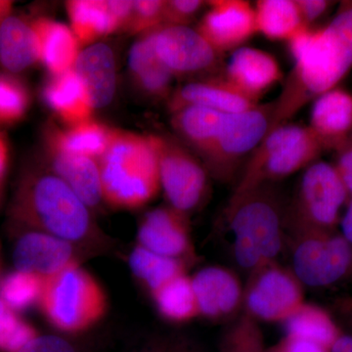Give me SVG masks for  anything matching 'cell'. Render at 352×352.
I'll return each instance as SVG.
<instances>
[{
    "label": "cell",
    "mask_w": 352,
    "mask_h": 352,
    "mask_svg": "<svg viewBox=\"0 0 352 352\" xmlns=\"http://www.w3.org/2000/svg\"><path fill=\"white\" fill-rule=\"evenodd\" d=\"M294 68L283 90L273 102L270 131L283 124L309 102L338 83L352 68V1L340 4L339 10L320 29L302 30L288 41Z\"/></svg>",
    "instance_id": "cell-1"
},
{
    "label": "cell",
    "mask_w": 352,
    "mask_h": 352,
    "mask_svg": "<svg viewBox=\"0 0 352 352\" xmlns=\"http://www.w3.org/2000/svg\"><path fill=\"white\" fill-rule=\"evenodd\" d=\"M285 210L272 184L230 198L226 219L233 234V254L250 273L276 261L285 234Z\"/></svg>",
    "instance_id": "cell-2"
},
{
    "label": "cell",
    "mask_w": 352,
    "mask_h": 352,
    "mask_svg": "<svg viewBox=\"0 0 352 352\" xmlns=\"http://www.w3.org/2000/svg\"><path fill=\"white\" fill-rule=\"evenodd\" d=\"M97 161L102 195L113 207H142L162 188L153 135L113 129L107 149Z\"/></svg>",
    "instance_id": "cell-3"
},
{
    "label": "cell",
    "mask_w": 352,
    "mask_h": 352,
    "mask_svg": "<svg viewBox=\"0 0 352 352\" xmlns=\"http://www.w3.org/2000/svg\"><path fill=\"white\" fill-rule=\"evenodd\" d=\"M323 151L308 126L286 124L276 127L252 153L231 198L305 170L318 161Z\"/></svg>",
    "instance_id": "cell-4"
},
{
    "label": "cell",
    "mask_w": 352,
    "mask_h": 352,
    "mask_svg": "<svg viewBox=\"0 0 352 352\" xmlns=\"http://www.w3.org/2000/svg\"><path fill=\"white\" fill-rule=\"evenodd\" d=\"M349 200L333 164L316 161L305 168L298 191L285 212V229L294 240L333 233Z\"/></svg>",
    "instance_id": "cell-5"
},
{
    "label": "cell",
    "mask_w": 352,
    "mask_h": 352,
    "mask_svg": "<svg viewBox=\"0 0 352 352\" xmlns=\"http://www.w3.org/2000/svg\"><path fill=\"white\" fill-rule=\"evenodd\" d=\"M39 302L51 323L67 332H78L94 325L106 308L101 287L74 263L44 279Z\"/></svg>",
    "instance_id": "cell-6"
},
{
    "label": "cell",
    "mask_w": 352,
    "mask_h": 352,
    "mask_svg": "<svg viewBox=\"0 0 352 352\" xmlns=\"http://www.w3.org/2000/svg\"><path fill=\"white\" fill-rule=\"evenodd\" d=\"M272 113L273 102L227 116L214 145L201 159L208 175L230 182L242 162L267 135Z\"/></svg>",
    "instance_id": "cell-7"
},
{
    "label": "cell",
    "mask_w": 352,
    "mask_h": 352,
    "mask_svg": "<svg viewBox=\"0 0 352 352\" xmlns=\"http://www.w3.org/2000/svg\"><path fill=\"white\" fill-rule=\"evenodd\" d=\"M28 206L48 233L68 242L82 239L89 229L87 206L56 175H43L34 180Z\"/></svg>",
    "instance_id": "cell-8"
},
{
    "label": "cell",
    "mask_w": 352,
    "mask_h": 352,
    "mask_svg": "<svg viewBox=\"0 0 352 352\" xmlns=\"http://www.w3.org/2000/svg\"><path fill=\"white\" fill-rule=\"evenodd\" d=\"M154 136L160 180L170 207L187 212L198 207L208 192V173L200 157L170 136Z\"/></svg>",
    "instance_id": "cell-9"
},
{
    "label": "cell",
    "mask_w": 352,
    "mask_h": 352,
    "mask_svg": "<svg viewBox=\"0 0 352 352\" xmlns=\"http://www.w3.org/2000/svg\"><path fill=\"white\" fill-rule=\"evenodd\" d=\"M305 302L303 285L277 261L252 272L244 288L245 314L258 322L285 323Z\"/></svg>",
    "instance_id": "cell-10"
},
{
    "label": "cell",
    "mask_w": 352,
    "mask_h": 352,
    "mask_svg": "<svg viewBox=\"0 0 352 352\" xmlns=\"http://www.w3.org/2000/svg\"><path fill=\"white\" fill-rule=\"evenodd\" d=\"M292 271L303 286L340 283L352 276V245L336 232L303 236L294 240Z\"/></svg>",
    "instance_id": "cell-11"
},
{
    "label": "cell",
    "mask_w": 352,
    "mask_h": 352,
    "mask_svg": "<svg viewBox=\"0 0 352 352\" xmlns=\"http://www.w3.org/2000/svg\"><path fill=\"white\" fill-rule=\"evenodd\" d=\"M151 32L160 60L175 78L214 73L222 55L197 31L186 25H161Z\"/></svg>",
    "instance_id": "cell-12"
},
{
    "label": "cell",
    "mask_w": 352,
    "mask_h": 352,
    "mask_svg": "<svg viewBox=\"0 0 352 352\" xmlns=\"http://www.w3.org/2000/svg\"><path fill=\"white\" fill-rule=\"evenodd\" d=\"M197 31L220 54L242 47L256 32L254 6L245 0H212Z\"/></svg>",
    "instance_id": "cell-13"
},
{
    "label": "cell",
    "mask_w": 352,
    "mask_h": 352,
    "mask_svg": "<svg viewBox=\"0 0 352 352\" xmlns=\"http://www.w3.org/2000/svg\"><path fill=\"white\" fill-rule=\"evenodd\" d=\"M138 241L141 247L178 261L193 251L186 214L170 206L146 214L139 227Z\"/></svg>",
    "instance_id": "cell-14"
},
{
    "label": "cell",
    "mask_w": 352,
    "mask_h": 352,
    "mask_svg": "<svg viewBox=\"0 0 352 352\" xmlns=\"http://www.w3.org/2000/svg\"><path fill=\"white\" fill-rule=\"evenodd\" d=\"M258 102L241 94L223 76H205L182 85L171 94L170 113L185 107H203L231 115L250 110Z\"/></svg>",
    "instance_id": "cell-15"
},
{
    "label": "cell",
    "mask_w": 352,
    "mask_h": 352,
    "mask_svg": "<svg viewBox=\"0 0 352 352\" xmlns=\"http://www.w3.org/2000/svg\"><path fill=\"white\" fill-rule=\"evenodd\" d=\"M200 316L223 319L232 316L243 305L244 287L228 268L208 266L192 278Z\"/></svg>",
    "instance_id": "cell-16"
},
{
    "label": "cell",
    "mask_w": 352,
    "mask_h": 352,
    "mask_svg": "<svg viewBox=\"0 0 352 352\" xmlns=\"http://www.w3.org/2000/svg\"><path fill=\"white\" fill-rule=\"evenodd\" d=\"M224 78L241 94L258 102L283 78L276 59L261 50L238 48L227 64Z\"/></svg>",
    "instance_id": "cell-17"
},
{
    "label": "cell",
    "mask_w": 352,
    "mask_h": 352,
    "mask_svg": "<svg viewBox=\"0 0 352 352\" xmlns=\"http://www.w3.org/2000/svg\"><path fill=\"white\" fill-rule=\"evenodd\" d=\"M308 129L324 150L339 149L352 138V94L335 87L317 97Z\"/></svg>",
    "instance_id": "cell-18"
},
{
    "label": "cell",
    "mask_w": 352,
    "mask_h": 352,
    "mask_svg": "<svg viewBox=\"0 0 352 352\" xmlns=\"http://www.w3.org/2000/svg\"><path fill=\"white\" fill-rule=\"evenodd\" d=\"M69 242L50 233H29L21 238L14 251V263L21 272L46 279L73 263Z\"/></svg>",
    "instance_id": "cell-19"
},
{
    "label": "cell",
    "mask_w": 352,
    "mask_h": 352,
    "mask_svg": "<svg viewBox=\"0 0 352 352\" xmlns=\"http://www.w3.org/2000/svg\"><path fill=\"white\" fill-rule=\"evenodd\" d=\"M73 69L85 85L94 109L106 107L112 102L117 71L113 50L107 44H90L80 51Z\"/></svg>",
    "instance_id": "cell-20"
},
{
    "label": "cell",
    "mask_w": 352,
    "mask_h": 352,
    "mask_svg": "<svg viewBox=\"0 0 352 352\" xmlns=\"http://www.w3.org/2000/svg\"><path fill=\"white\" fill-rule=\"evenodd\" d=\"M129 68L132 80L141 94L154 99L170 97L175 76L157 56L151 32L141 34L132 45Z\"/></svg>",
    "instance_id": "cell-21"
},
{
    "label": "cell",
    "mask_w": 352,
    "mask_h": 352,
    "mask_svg": "<svg viewBox=\"0 0 352 352\" xmlns=\"http://www.w3.org/2000/svg\"><path fill=\"white\" fill-rule=\"evenodd\" d=\"M55 175L72 189L87 207H95L103 198L98 161L48 148Z\"/></svg>",
    "instance_id": "cell-22"
},
{
    "label": "cell",
    "mask_w": 352,
    "mask_h": 352,
    "mask_svg": "<svg viewBox=\"0 0 352 352\" xmlns=\"http://www.w3.org/2000/svg\"><path fill=\"white\" fill-rule=\"evenodd\" d=\"M43 94L48 107L69 126L90 120L94 108L85 85L74 69L52 76Z\"/></svg>",
    "instance_id": "cell-23"
},
{
    "label": "cell",
    "mask_w": 352,
    "mask_h": 352,
    "mask_svg": "<svg viewBox=\"0 0 352 352\" xmlns=\"http://www.w3.org/2000/svg\"><path fill=\"white\" fill-rule=\"evenodd\" d=\"M32 24L41 45V61L51 75L59 76L73 69L80 45L71 28L47 18Z\"/></svg>",
    "instance_id": "cell-24"
},
{
    "label": "cell",
    "mask_w": 352,
    "mask_h": 352,
    "mask_svg": "<svg viewBox=\"0 0 352 352\" xmlns=\"http://www.w3.org/2000/svg\"><path fill=\"white\" fill-rule=\"evenodd\" d=\"M171 115V124L178 138L200 159L214 145L228 116L203 107H185Z\"/></svg>",
    "instance_id": "cell-25"
},
{
    "label": "cell",
    "mask_w": 352,
    "mask_h": 352,
    "mask_svg": "<svg viewBox=\"0 0 352 352\" xmlns=\"http://www.w3.org/2000/svg\"><path fill=\"white\" fill-rule=\"evenodd\" d=\"M41 61V45L34 25L9 16L0 27V63L11 73H20Z\"/></svg>",
    "instance_id": "cell-26"
},
{
    "label": "cell",
    "mask_w": 352,
    "mask_h": 352,
    "mask_svg": "<svg viewBox=\"0 0 352 352\" xmlns=\"http://www.w3.org/2000/svg\"><path fill=\"white\" fill-rule=\"evenodd\" d=\"M112 132L113 129L89 120L66 131H51L47 139L48 148L98 160L107 149Z\"/></svg>",
    "instance_id": "cell-27"
},
{
    "label": "cell",
    "mask_w": 352,
    "mask_h": 352,
    "mask_svg": "<svg viewBox=\"0 0 352 352\" xmlns=\"http://www.w3.org/2000/svg\"><path fill=\"white\" fill-rule=\"evenodd\" d=\"M71 29L80 45L90 44L120 29L109 1L74 0L67 2Z\"/></svg>",
    "instance_id": "cell-28"
},
{
    "label": "cell",
    "mask_w": 352,
    "mask_h": 352,
    "mask_svg": "<svg viewBox=\"0 0 352 352\" xmlns=\"http://www.w3.org/2000/svg\"><path fill=\"white\" fill-rule=\"evenodd\" d=\"M254 9L256 32L271 41L288 43L307 29L300 19L296 0H259Z\"/></svg>",
    "instance_id": "cell-29"
},
{
    "label": "cell",
    "mask_w": 352,
    "mask_h": 352,
    "mask_svg": "<svg viewBox=\"0 0 352 352\" xmlns=\"http://www.w3.org/2000/svg\"><path fill=\"white\" fill-rule=\"evenodd\" d=\"M284 324L286 335L314 342L328 352L342 333L328 311L308 302Z\"/></svg>",
    "instance_id": "cell-30"
},
{
    "label": "cell",
    "mask_w": 352,
    "mask_h": 352,
    "mask_svg": "<svg viewBox=\"0 0 352 352\" xmlns=\"http://www.w3.org/2000/svg\"><path fill=\"white\" fill-rule=\"evenodd\" d=\"M157 311L166 320L184 323L200 316L192 278L178 275L152 293Z\"/></svg>",
    "instance_id": "cell-31"
},
{
    "label": "cell",
    "mask_w": 352,
    "mask_h": 352,
    "mask_svg": "<svg viewBox=\"0 0 352 352\" xmlns=\"http://www.w3.org/2000/svg\"><path fill=\"white\" fill-rule=\"evenodd\" d=\"M129 265L134 275L144 282L151 293L185 273L182 261L166 258L141 245L131 252Z\"/></svg>",
    "instance_id": "cell-32"
},
{
    "label": "cell",
    "mask_w": 352,
    "mask_h": 352,
    "mask_svg": "<svg viewBox=\"0 0 352 352\" xmlns=\"http://www.w3.org/2000/svg\"><path fill=\"white\" fill-rule=\"evenodd\" d=\"M43 285V278L38 275L21 271L12 273L3 280L0 287L2 302L12 309H25L39 302Z\"/></svg>",
    "instance_id": "cell-33"
},
{
    "label": "cell",
    "mask_w": 352,
    "mask_h": 352,
    "mask_svg": "<svg viewBox=\"0 0 352 352\" xmlns=\"http://www.w3.org/2000/svg\"><path fill=\"white\" fill-rule=\"evenodd\" d=\"M263 335L258 322L244 314L229 329L223 352H265Z\"/></svg>",
    "instance_id": "cell-34"
},
{
    "label": "cell",
    "mask_w": 352,
    "mask_h": 352,
    "mask_svg": "<svg viewBox=\"0 0 352 352\" xmlns=\"http://www.w3.org/2000/svg\"><path fill=\"white\" fill-rule=\"evenodd\" d=\"M29 104V92L24 85L12 76L0 75V122H18Z\"/></svg>",
    "instance_id": "cell-35"
},
{
    "label": "cell",
    "mask_w": 352,
    "mask_h": 352,
    "mask_svg": "<svg viewBox=\"0 0 352 352\" xmlns=\"http://www.w3.org/2000/svg\"><path fill=\"white\" fill-rule=\"evenodd\" d=\"M164 0L133 1L127 31L133 34H144L164 25Z\"/></svg>",
    "instance_id": "cell-36"
},
{
    "label": "cell",
    "mask_w": 352,
    "mask_h": 352,
    "mask_svg": "<svg viewBox=\"0 0 352 352\" xmlns=\"http://www.w3.org/2000/svg\"><path fill=\"white\" fill-rule=\"evenodd\" d=\"M36 337L34 329L17 318L8 307L0 318V351L17 352Z\"/></svg>",
    "instance_id": "cell-37"
},
{
    "label": "cell",
    "mask_w": 352,
    "mask_h": 352,
    "mask_svg": "<svg viewBox=\"0 0 352 352\" xmlns=\"http://www.w3.org/2000/svg\"><path fill=\"white\" fill-rule=\"evenodd\" d=\"M204 6L201 0H164L163 25L188 27Z\"/></svg>",
    "instance_id": "cell-38"
},
{
    "label": "cell",
    "mask_w": 352,
    "mask_h": 352,
    "mask_svg": "<svg viewBox=\"0 0 352 352\" xmlns=\"http://www.w3.org/2000/svg\"><path fill=\"white\" fill-rule=\"evenodd\" d=\"M17 352H78L68 340L59 336H36Z\"/></svg>",
    "instance_id": "cell-39"
},
{
    "label": "cell",
    "mask_w": 352,
    "mask_h": 352,
    "mask_svg": "<svg viewBox=\"0 0 352 352\" xmlns=\"http://www.w3.org/2000/svg\"><path fill=\"white\" fill-rule=\"evenodd\" d=\"M337 151V160L333 164L339 175L349 199L352 198V138L344 145L340 146Z\"/></svg>",
    "instance_id": "cell-40"
},
{
    "label": "cell",
    "mask_w": 352,
    "mask_h": 352,
    "mask_svg": "<svg viewBox=\"0 0 352 352\" xmlns=\"http://www.w3.org/2000/svg\"><path fill=\"white\" fill-rule=\"evenodd\" d=\"M296 3L303 25L311 28L314 23L327 13L333 2L328 0H296Z\"/></svg>",
    "instance_id": "cell-41"
},
{
    "label": "cell",
    "mask_w": 352,
    "mask_h": 352,
    "mask_svg": "<svg viewBox=\"0 0 352 352\" xmlns=\"http://www.w3.org/2000/svg\"><path fill=\"white\" fill-rule=\"evenodd\" d=\"M265 352H328L323 347L295 336L285 335L279 342L270 347Z\"/></svg>",
    "instance_id": "cell-42"
},
{
    "label": "cell",
    "mask_w": 352,
    "mask_h": 352,
    "mask_svg": "<svg viewBox=\"0 0 352 352\" xmlns=\"http://www.w3.org/2000/svg\"><path fill=\"white\" fill-rule=\"evenodd\" d=\"M340 226L342 237L352 245V198L347 201L346 212L340 217Z\"/></svg>",
    "instance_id": "cell-43"
},
{
    "label": "cell",
    "mask_w": 352,
    "mask_h": 352,
    "mask_svg": "<svg viewBox=\"0 0 352 352\" xmlns=\"http://www.w3.org/2000/svg\"><path fill=\"white\" fill-rule=\"evenodd\" d=\"M329 352H352V336L342 333L333 342Z\"/></svg>",
    "instance_id": "cell-44"
},
{
    "label": "cell",
    "mask_w": 352,
    "mask_h": 352,
    "mask_svg": "<svg viewBox=\"0 0 352 352\" xmlns=\"http://www.w3.org/2000/svg\"><path fill=\"white\" fill-rule=\"evenodd\" d=\"M7 164V148L3 139L0 138V180L6 171Z\"/></svg>",
    "instance_id": "cell-45"
},
{
    "label": "cell",
    "mask_w": 352,
    "mask_h": 352,
    "mask_svg": "<svg viewBox=\"0 0 352 352\" xmlns=\"http://www.w3.org/2000/svg\"><path fill=\"white\" fill-rule=\"evenodd\" d=\"M11 8H12V2L0 0V27H1L4 20L9 17Z\"/></svg>",
    "instance_id": "cell-46"
},
{
    "label": "cell",
    "mask_w": 352,
    "mask_h": 352,
    "mask_svg": "<svg viewBox=\"0 0 352 352\" xmlns=\"http://www.w3.org/2000/svg\"><path fill=\"white\" fill-rule=\"evenodd\" d=\"M182 346L180 347H175V346H164L159 347L156 351H153L150 352H184Z\"/></svg>",
    "instance_id": "cell-47"
},
{
    "label": "cell",
    "mask_w": 352,
    "mask_h": 352,
    "mask_svg": "<svg viewBox=\"0 0 352 352\" xmlns=\"http://www.w3.org/2000/svg\"><path fill=\"white\" fill-rule=\"evenodd\" d=\"M8 309V307L2 302L1 298H0V318H1L2 315L4 314V312L6 311V310Z\"/></svg>",
    "instance_id": "cell-48"
},
{
    "label": "cell",
    "mask_w": 352,
    "mask_h": 352,
    "mask_svg": "<svg viewBox=\"0 0 352 352\" xmlns=\"http://www.w3.org/2000/svg\"><path fill=\"white\" fill-rule=\"evenodd\" d=\"M184 352H187V351H184Z\"/></svg>",
    "instance_id": "cell-49"
}]
</instances>
